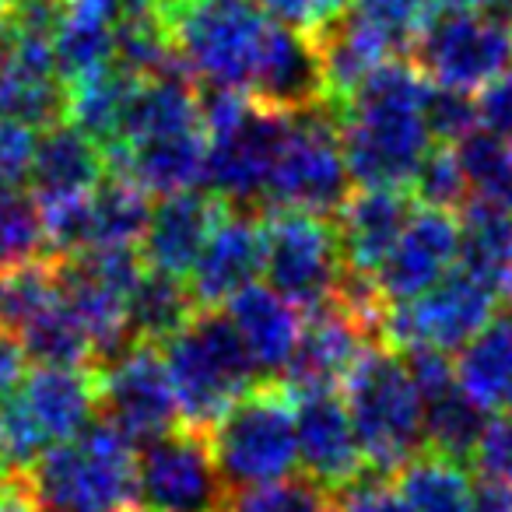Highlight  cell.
<instances>
[{
    "mask_svg": "<svg viewBox=\"0 0 512 512\" xmlns=\"http://www.w3.org/2000/svg\"><path fill=\"white\" fill-rule=\"evenodd\" d=\"M488 421V407L474 404L456 383L453 390L425 404V446L460 463H474Z\"/></svg>",
    "mask_w": 512,
    "mask_h": 512,
    "instance_id": "cell-35",
    "label": "cell"
},
{
    "mask_svg": "<svg viewBox=\"0 0 512 512\" xmlns=\"http://www.w3.org/2000/svg\"><path fill=\"white\" fill-rule=\"evenodd\" d=\"M134 85L137 78H130L113 60L67 81V120L85 130L92 141H99L102 148H109L120 137V123Z\"/></svg>",
    "mask_w": 512,
    "mask_h": 512,
    "instance_id": "cell-29",
    "label": "cell"
},
{
    "mask_svg": "<svg viewBox=\"0 0 512 512\" xmlns=\"http://www.w3.org/2000/svg\"><path fill=\"white\" fill-rule=\"evenodd\" d=\"M495 306V292L484 288L477 278H470L456 264L446 278H439L418 299L386 306L383 344H390L397 351L414 348V344L439 351H460L498 313Z\"/></svg>",
    "mask_w": 512,
    "mask_h": 512,
    "instance_id": "cell-10",
    "label": "cell"
},
{
    "mask_svg": "<svg viewBox=\"0 0 512 512\" xmlns=\"http://www.w3.org/2000/svg\"><path fill=\"white\" fill-rule=\"evenodd\" d=\"M425 120L435 144H460L463 137L481 127L477 102L470 99V92H456V88H439V85L428 92Z\"/></svg>",
    "mask_w": 512,
    "mask_h": 512,
    "instance_id": "cell-41",
    "label": "cell"
},
{
    "mask_svg": "<svg viewBox=\"0 0 512 512\" xmlns=\"http://www.w3.org/2000/svg\"><path fill=\"white\" fill-rule=\"evenodd\" d=\"M246 92L260 106H271L278 113H306L316 106H330L316 39L271 22Z\"/></svg>",
    "mask_w": 512,
    "mask_h": 512,
    "instance_id": "cell-19",
    "label": "cell"
},
{
    "mask_svg": "<svg viewBox=\"0 0 512 512\" xmlns=\"http://www.w3.org/2000/svg\"><path fill=\"white\" fill-rule=\"evenodd\" d=\"M509 39H512V4H509Z\"/></svg>",
    "mask_w": 512,
    "mask_h": 512,
    "instance_id": "cell-53",
    "label": "cell"
},
{
    "mask_svg": "<svg viewBox=\"0 0 512 512\" xmlns=\"http://www.w3.org/2000/svg\"><path fill=\"white\" fill-rule=\"evenodd\" d=\"M256 4H260L278 25L316 39L334 22H341L351 0H256Z\"/></svg>",
    "mask_w": 512,
    "mask_h": 512,
    "instance_id": "cell-43",
    "label": "cell"
},
{
    "mask_svg": "<svg viewBox=\"0 0 512 512\" xmlns=\"http://www.w3.org/2000/svg\"><path fill=\"white\" fill-rule=\"evenodd\" d=\"M36 134L22 123L0 120V190H15L32 169Z\"/></svg>",
    "mask_w": 512,
    "mask_h": 512,
    "instance_id": "cell-44",
    "label": "cell"
},
{
    "mask_svg": "<svg viewBox=\"0 0 512 512\" xmlns=\"http://www.w3.org/2000/svg\"><path fill=\"white\" fill-rule=\"evenodd\" d=\"M292 113L249 102V109L232 123L207 137V183L228 204H256L264 200L271 172L278 165L281 144L288 137Z\"/></svg>",
    "mask_w": 512,
    "mask_h": 512,
    "instance_id": "cell-13",
    "label": "cell"
},
{
    "mask_svg": "<svg viewBox=\"0 0 512 512\" xmlns=\"http://www.w3.org/2000/svg\"><path fill=\"white\" fill-rule=\"evenodd\" d=\"M155 15L197 85L246 88L271 32L256 0H162Z\"/></svg>",
    "mask_w": 512,
    "mask_h": 512,
    "instance_id": "cell-5",
    "label": "cell"
},
{
    "mask_svg": "<svg viewBox=\"0 0 512 512\" xmlns=\"http://www.w3.org/2000/svg\"><path fill=\"white\" fill-rule=\"evenodd\" d=\"M502 407H505V414L512 418V390H509V397H505V404H502Z\"/></svg>",
    "mask_w": 512,
    "mask_h": 512,
    "instance_id": "cell-52",
    "label": "cell"
},
{
    "mask_svg": "<svg viewBox=\"0 0 512 512\" xmlns=\"http://www.w3.org/2000/svg\"><path fill=\"white\" fill-rule=\"evenodd\" d=\"M165 365L176 390L179 425L207 435L260 376L232 320L218 309H197V316L169 341Z\"/></svg>",
    "mask_w": 512,
    "mask_h": 512,
    "instance_id": "cell-4",
    "label": "cell"
},
{
    "mask_svg": "<svg viewBox=\"0 0 512 512\" xmlns=\"http://www.w3.org/2000/svg\"><path fill=\"white\" fill-rule=\"evenodd\" d=\"M456 256H460V218H456V211L421 207V211L411 214V221L404 225V232L393 242L390 256L383 260L372 281H376L386 306L411 302L453 271Z\"/></svg>",
    "mask_w": 512,
    "mask_h": 512,
    "instance_id": "cell-14",
    "label": "cell"
},
{
    "mask_svg": "<svg viewBox=\"0 0 512 512\" xmlns=\"http://www.w3.org/2000/svg\"><path fill=\"white\" fill-rule=\"evenodd\" d=\"M36 509V498H32L25 477H4L0 481V512H32Z\"/></svg>",
    "mask_w": 512,
    "mask_h": 512,
    "instance_id": "cell-48",
    "label": "cell"
},
{
    "mask_svg": "<svg viewBox=\"0 0 512 512\" xmlns=\"http://www.w3.org/2000/svg\"><path fill=\"white\" fill-rule=\"evenodd\" d=\"M197 309V299H193L190 285H183V278L144 267L141 281L134 285L127 302L130 341L169 344L197 316Z\"/></svg>",
    "mask_w": 512,
    "mask_h": 512,
    "instance_id": "cell-31",
    "label": "cell"
},
{
    "mask_svg": "<svg viewBox=\"0 0 512 512\" xmlns=\"http://www.w3.org/2000/svg\"><path fill=\"white\" fill-rule=\"evenodd\" d=\"M25 362H29V355H25L22 341L11 330L0 327V397H8L22 386Z\"/></svg>",
    "mask_w": 512,
    "mask_h": 512,
    "instance_id": "cell-46",
    "label": "cell"
},
{
    "mask_svg": "<svg viewBox=\"0 0 512 512\" xmlns=\"http://www.w3.org/2000/svg\"><path fill=\"white\" fill-rule=\"evenodd\" d=\"M351 190L348 162L341 151V127L334 106H316L292 113L288 137L281 144L278 165L267 183V207H306L327 214L344 204Z\"/></svg>",
    "mask_w": 512,
    "mask_h": 512,
    "instance_id": "cell-9",
    "label": "cell"
},
{
    "mask_svg": "<svg viewBox=\"0 0 512 512\" xmlns=\"http://www.w3.org/2000/svg\"><path fill=\"white\" fill-rule=\"evenodd\" d=\"M407 512H467L474 481L467 463L442 456L435 449L421 446L404 467L393 474Z\"/></svg>",
    "mask_w": 512,
    "mask_h": 512,
    "instance_id": "cell-30",
    "label": "cell"
},
{
    "mask_svg": "<svg viewBox=\"0 0 512 512\" xmlns=\"http://www.w3.org/2000/svg\"><path fill=\"white\" fill-rule=\"evenodd\" d=\"M460 225V267L512 306V207L470 197Z\"/></svg>",
    "mask_w": 512,
    "mask_h": 512,
    "instance_id": "cell-27",
    "label": "cell"
},
{
    "mask_svg": "<svg viewBox=\"0 0 512 512\" xmlns=\"http://www.w3.org/2000/svg\"><path fill=\"white\" fill-rule=\"evenodd\" d=\"M428 92L432 85L411 57H390L372 67L337 106L351 183L386 190H407L414 183L421 158L432 148L425 120Z\"/></svg>",
    "mask_w": 512,
    "mask_h": 512,
    "instance_id": "cell-1",
    "label": "cell"
},
{
    "mask_svg": "<svg viewBox=\"0 0 512 512\" xmlns=\"http://www.w3.org/2000/svg\"><path fill=\"white\" fill-rule=\"evenodd\" d=\"M225 306V316L232 320L239 341L246 344L256 372H267V376L285 372L288 358L295 351V341L302 334L306 313L299 306H292L278 288L264 285H246Z\"/></svg>",
    "mask_w": 512,
    "mask_h": 512,
    "instance_id": "cell-25",
    "label": "cell"
},
{
    "mask_svg": "<svg viewBox=\"0 0 512 512\" xmlns=\"http://www.w3.org/2000/svg\"><path fill=\"white\" fill-rule=\"evenodd\" d=\"M267 242L260 211L228 207L190 271V292L200 309H218L264 274Z\"/></svg>",
    "mask_w": 512,
    "mask_h": 512,
    "instance_id": "cell-16",
    "label": "cell"
},
{
    "mask_svg": "<svg viewBox=\"0 0 512 512\" xmlns=\"http://www.w3.org/2000/svg\"><path fill=\"white\" fill-rule=\"evenodd\" d=\"M88 218H92V249L106 246H137L151 218L148 190L130 176L109 172L88 193Z\"/></svg>",
    "mask_w": 512,
    "mask_h": 512,
    "instance_id": "cell-32",
    "label": "cell"
},
{
    "mask_svg": "<svg viewBox=\"0 0 512 512\" xmlns=\"http://www.w3.org/2000/svg\"><path fill=\"white\" fill-rule=\"evenodd\" d=\"M15 337L22 341L25 355L36 365H99L88 334L74 320L67 302L60 299V288H57V299L46 309H39Z\"/></svg>",
    "mask_w": 512,
    "mask_h": 512,
    "instance_id": "cell-34",
    "label": "cell"
},
{
    "mask_svg": "<svg viewBox=\"0 0 512 512\" xmlns=\"http://www.w3.org/2000/svg\"><path fill=\"white\" fill-rule=\"evenodd\" d=\"M411 190L425 207H442V211H463L467 200L474 197L453 144L428 148V155L421 158L418 172H414Z\"/></svg>",
    "mask_w": 512,
    "mask_h": 512,
    "instance_id": "cell-40",
    "label": "cell"
},
{
    "mask_svg": "<svg viewBox=\"0 0 512 512\" xmlns=\"http://www.w3.org/2000/svg\"><path fill=\"white\" fill-rule=\"evenodd\" d=\"M334 214L344 271L358 274V278H376V271L390 256L393 242L400 239L404 225L411 221L414 200L404 190L362 186L358 193H348Z\"/></svg>",
    "mask_w": 512,
    "mask_h": 512,
    "instance_id": "cell-21",
    "label": "cell"
},
{
    "mask_svg": "<svg viewBox=\"0 0 512 512\" xmlns=\"http://www.w3.org/2000/svg\"><path fill=\"white\" fill-rule=\"evenodd\" d=\"M330 509L334 512H407L397 484L390 474L365 470L355 481L330 491Z\"/></svg>",
    "mask_w": 512,
    "mask_h": 512,
    "instance_id": "cell-42",
    "label": "cell"
},
{
    "mask_svg": "<svg viewBox=\"0 0 512 512\" xmlns=\"http://www.w3.org/2000/svg\"><path fill=\"white\" fill-rule=\"evenodd\" d=\"M260 218H264L267 242L264 271L271 278V288H278L302 313H313V309L334 302L337 285L344 278L334 221L306 211V207L281 204L264 207Z\"/></svg>",
    "mask_w": 512,
    "mask_h": 512,
    "instance_id": "cell-7",
    "label": "cell"
},
{
    "mask_svg": "<svg viewBox=\"0 0 512 512\" xmlns=\"http://www.w3.org/2000/svg\"><path fill=\"white\" fill-rule=\"evenodd\" d=\"M225 512H334L330 491L320 488L313 477H281V481L242 488L228 498Z\"/></svg>",
    "mask_w": 512,
    "mask_h": 512,
    "instance_id": "cell-39",
    "label": "cell"
},
{
    "mask_svg": "<svg viewBox=\"0 0 512 512\" xmlns=\"http://www.w3.org/2000/svg\"><path fill=\"white\" fill-rule=\"evenodd\" d=\"M162 0H116L120 18H137V15H155Z\"/></svg>",
    "mask_w": 512,
    "mask_h": 512,
    "instance_id": "cell-50",
    "label": "cell"
},
{
    "mask_svg": "<svg viewBox=\"0 0 512 512\" xmlns=\"http://www.w3.org/2000/svg\"><path fill=\"white\" fill-rule=\"evenodd\" d=\"M228 207L232 204L214 190H183L172 193V197H162V204L151 207L148 228H144L141 239L144 267L172 274V278H186Z\"/></svg>",
    "mask_w": 512,
    "mask_h": 512,
    "instance_id": "cell-20",
    "label": "cell"
},
{
    "mask_svg": "<svg viewBox=\"0 0 512 512\" xmlns=\"http://www.w3.org/2000/svg\"><path fill=\"white\" fill-rule=\"evenodd\" d=\"M113 22L116 18L109 15L71 8L67 22L60 25L57 39H53V57H57L60 78L74 81L113 60Z\"/></svg>",
    "mask_w": 512,
    "mask_h": 512,
    "instance_id": "cell-36",
    "label": "cell"
},
{
    "mask_svg": "<svg viewBox=\"0 0 512 512\" xmlns=\"http://www.w3.org/2000/svg\"><path fill=\"white\" fill-rule=\"evenodd\" d=\"M106 169L130 176L141 190L155 197L197 190L207 179V137L204 130H183V134L155 137V141L134 144V148H109Z\"/></svg>",
    "mask_w": 512,
    "mask_h": 512,
    "instance_id": "cell-24",
    "label": "cell"
},
{
    "mask_svg": "<svg viewBox=\"0 0 512 512\" xmlns=\"http://www.w3.org/2000/svg\"><path fill=\"white\" fill-rule=\"evenodd\" d=\"M102 176H106V151L71 120L50 127L36 141L29 183L39 207L85 197L102 183Z\"/></svg>",
    "mask_w": 512,
    "mask_h": 512,
    "instance_id": "cell-23",
    "label": "cell"
},
{
    "mask_svg": "<svg viewBox=\"0 0 512 512\" xmlns=\"http://www.w3.org/2000/svg\"><path fill=\"white\" fill-rule=\"evenodd\" d=\"M0 120L50 130L67 120V81L57 71L53 43L8 36L0 57Z\"/></svg>",
    "mask_w": 512,
    "mask_h": 512,
    "instance_id": "cell-18",
    "label": "cell"
},
{
    "mask_svg": "<svg viewBox=\"0 0 512 512\" xmlns=\"http://www.w3.org/2000/svg\"><path fill=\"white\" fill-rule=\"evenodd\" d=\"M4 477H8V474H4V470H0V481H4Z\"/></svg>",
    "mask_w": 512,
    "mask_h": 512,
    "instance_id": "cell-56",
    "label": "cell"
},
{
    "mask_svg": "<svg viewBox=\"0 0 512 512\" xmlns=\"http://www.w3.org/2000/svg\"><path fill=\"white\" fill-rule=\"evenodd\" d=\"M99 411L134 442H151L179 425L176 390L158 344L130 341L99 365Z\"/></svg>",
    "mask_w": 512,
    "mask_h": 512,
    "instance_id": "cell-11",
    "label": "cell"
},
{
    "mask_svg": "<svg viewBox=\"0 0 512 512\" xmlns=\"http://www.w3.org/2000/svg\"><path fill=\"white\" fill-rule=\"evenodd\" d=\"M46 256H50V246H46L43 211L36 197L0 190V274L39 264Z\"/></svg>",
    "mask_w": 512,
    "mask_h": 512,
    "instance_id": "cell-37",
    "label": "cell"
},
{
    "mask_svg": "<svg viewBox=\"0 0 512 512\" xmlns=\"http://www.w3.org/2000/svg\"><path fill=\"white\" fill-rule=\"evenodd\" d=\"M8 36V15H4V4H0V39Z\"/></svg>",
    "mask_w": 512,
    "mask_h": 512,
    "instance_id": "cell-51",
    "label": "cell"
},
{
    "mask_svg": "<svg viewBox=\"0 0 512 512\" xmlns=\"http://www.w3.org/2000/svg\"><path fill=\"white\" fill-rule=\"evenodd\" d=\"M295 435L299 463L320 488L334 491L369 470L348 404L337 400L334 390L295 393Z\"/></svg>",
    "mask_w": 512,
    "mask_h": 512,
    "instance_id": "cell-17",
    "label": "cell"
},
{
    "mask_svg": "<svg viewBox=\"0 0 512 512\" xmlns=\"http://www.w3.org/2000/svg\"><path fill=\"white\" fill-rule=\"evenodd\" d=\"M0 4H4V0H0Z\"/></svg>",
    "mask_w": 512,
    "mask_h": 512,
    "instance_id": "cell-57",
    "label": "cell"
},
{
    "mask_svg": "<svg viewBox=\"0 0 512 512\" xmlns=\"http://www.w3.org/2000/svg\"><path fill=\"white\" fill-rule=\"evenodd\" d=\"M411 60L428 81L456 92H477L509 71L512 39L495 15H439L425 25Z\"/></svg>",
    "mask_w": 512,
    "mask_h": 512,
    "instance_id": "cell-12",
    "label": "cell"
},
{
    "mask_svg": "<svg viewBox=\"0 0 512 512\" xmlns=\"http://www.w3.org/2000/svg\"><path fill=\"white\" fill-rule=\"evenodd\" d=\"M341 386L365 463L393 477L425 446V404L400 351L369 344Z\"/></svg>",
    "mask_w": 512,
    "mask_h": 512,
    "instance_id": "cell-3",
    "label": "cell"
},
{
    "mask_svg": "<svg viewBox=\"0 0 512 512\" xmlns=\"http://www.w3.org/2000/svg\"><path fill=\"white\" fill-rule=\"evenodd\" d=\"M228 498L207 432L176 425L137 453V512H225Z\"/></svg>",
    "mask_w": 512,
    "mask_h": 512,
    "instance_id": "cell-8",
    "label": "cell"
},
{
    "mask_svg": "<svg viewBox=\"0 0 512 512\" xmlns=\"http://www.w3.org/2000/svg\"><path fill=\"white\" fill-rule=\"evenodd\" d=\"M512 0H428V8L439 15H491V11H509Z\"/></svg>",
    "mask_w": 512,
    "mask_h": 512,
    "instance_id": "cell-49",
    "label": "cell"
},
{
    "mask_svg": "<svg viewBox=\"0 0 512 512\" xmlns=\"http://www.w3.org/2000/svg\"><path fill=\"white\" fill-rule=\"evenodd\" d=\"M477 120L484 130L512 141V71H502L481 88L477 99Z\"/></svg>",
    "mask_w": 512,
    "mask_h": 512,
    "instance_id": "cell-45",
    "label": "cell"
},
{
    "mask_svg": "<svg viewBox=\"0 0 512 512\" xmlns=\"http://www.w3.org/2000/svg\"><path fill=\"white\" fill-rule=\"evenodd\" d=\"M505 481H509V488H512V470H509V474H505Z\"/></svg>",
    "mask_w": 512,
    "mask_h": 512,
    "instance_id": "cell-54",
    "label": "cell"
},
{
    "mask_svg": "<svg viewBox=\"0 0 512 512\" xmlns=\"http://www.w3.org/2000/svg\"><path fill=\"white\" fill-rule=\"evenodd\" d=\"M467 512H512V488L502 477H484L474 484Z\"/></svg>",
    "mask_w": 512,
    "mask_h": 512,
    "instance_id": "cell-47",
    "label": "cell"
},
{
    "mask_svg": "<svg viewBox=\"0 0 512 512\" xmlns=\"http://www.w3.org/2000/svg\"><path fill=\"white\" fill-rule=\"evenodd\" d=\"M36 505L53 512H137V449L123 428L95 418L57 442L25 474Z\"/></svg>",
    "mask_w": 512,
    "mask_h": 512,
    "instance_id": "cell-2",
    "label": "cell"
},
{
    "mask_svg": "<svg viewBox=\"0 0 512 512\" xmlns=\"http://www.w3.org/2000/svg\"><path fill=\"white\" fill-rule=\"evenodd\" d=\"M456 383L474 404L502 407L512 390V309L495 313L460 348Z\"/></svg>",
    "mask_w": 512,
    "mask_h": 512,
    "instance_id": "cell-28",
    "label": "cell"
},
{
    "mask_svg": "<svg viewBox=\"0 0 512 512\" xmlns=\"http://www.w3.org/2000/svg\"><path fill=\"white\" fill-rule=\"evenodd\" d=\"M32 512H53V509H43V505H39V509H32Z\"/></svg>",
    "mask_w": 512,
    "mask_h": 512,
    "instance_id": "cell-55",
    "label": "cell"
},
{
    "mask_svg": "<svg viewBox=\"0 0 512 512\" xmlns=\"http://www.w3.org/2000/svg\"><path fill=\"white\" fill-rule=\"evenodd\" d=\"M453 148L470 183V193L512 207V141L491 134V130H474Z\"/></svg>",
    "mask_w": 512,
    "mask_h": 512,
    "instance_id": "cell-38",
    "label": "cell"
},
{
    "mask_svg": "<svg viewBox=\"0 0 512 512\" xmlns=\"http://www.w3.org/2000/svg\"><path fill=\"white\" fill-rule=\"evenodd\" d=\"M211 449L228 488L288 477L299 463L295 393L285 383H256L211 428Z\"/></svg>",
    "mask_w": 512,
    "mask_h": 512,
    "instance_id": "cell-6",
    "label": "cell"
},
{
    "mask_svg": "<svg viewBox=\"0 0 512 512\" xmlns=\"http://www.w3.org/2000/svg\"><path fill=\"white\" fill-rule=\"evenodd\" d=\"M197 81L190 74H165V78L137 81L130 92L127 113L120 123V137L109 148H134L155 137L197 130ZM106 148V151H109Z\"/></svg>",
    "mask_w": 512,
    "mask_h": 512,
    "instance_id": "cell-26",
    "label": "cell"
},
{
    "mask_svg": "<svg viewBox=\"0 0 512 512\" xmlns=\"http://www.w3.org/2000/svg\"><path fill=\"white\" fill-rule=\"evenodd\" d=\"M428 0H351L344 22L379 46L386 57H411L414 43L432 22Z\"/></svg>",
    "mask_w": 512,
    "mask_h": 512,
    "instance_id": "cell-33",
    "label": "cell"
},
{
    "mask_svg": "<svg viewBox=\"0 0 512 512\" xmlns=\"http://www.w3.org/2000/svg\"><path fill=\"white\" fill-rule=\"evenodd\" d=\"M369 344H383L376 341L369 323L337 299L327 302V306L306 313V320H302V334L295 341L281 383L292 393L334 390L348 379V372L355 369V362Z\"/></svg>",
    "mask_w": 512,
    "mask_h": 512,
    "instance_id": "cell-15",
    "label": "cell"
},
{
    "mask_svg": "<svg viewBox=\"0 0 512 512\" xmlns=\"http://www.w3.org/2000/svg\"><path fill=\"white\" fill-rule=\"evenodd\" d=\"M15 393L50 446L71 442L99 411V365H39Z\"/></svg>",
    "mask_w": 512,
    "mask_h": 512,
    "instance_id": "cell-22",
    "label": "cell"
}]
</instances>
